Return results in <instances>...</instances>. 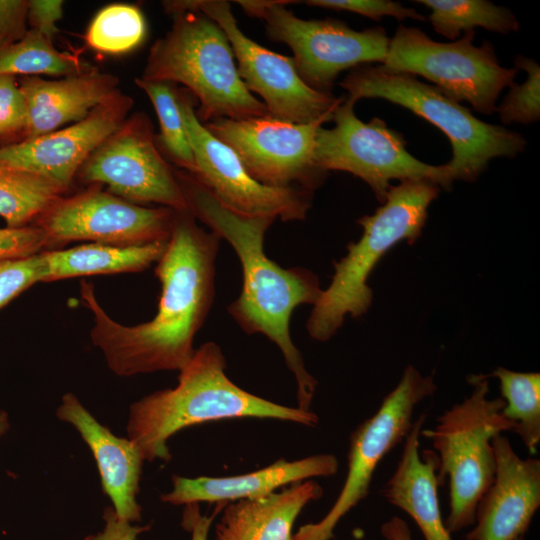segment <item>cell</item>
<instances>
[{
	"label": "cell",
	"instance_id": "38",
	"mask_svg": "<svg viewBox=\"0 0 540 540\" xmlns=\"http://www.w3.org/2000/svg\"><path fill=\"white\" fill-rule=\"evenodd\" d=\"M103 520V529L87 535L84 540H137L140 534L150 528L149 525L139 526L119 518L112 506L105 508Z\"/></svg>",
	"mask_w": 540,
	"mask_h": 540
},
{
	"label": "cell",
	"instance_id": "42",
	"mask_svg": "<svg viewBox=\"0 0 540 540\" xmlns=\"http://www.w3.org/2000/svg\"><path fill=\"white\" fill-rule=\"evenodd\" d=\"M517 540H525V539H524V537H520V538H518Z\"/></svg>",
	"mask_w": 540,
	"mask_h": 540
},
{
	"label": "cell",
	"instance_id": "26",
	"mask_svg": "<svg viewBox=\"0 0 540 540\" xmlns=\"http://www.w3.org/2000/svg\"><path fill=\"white\" fill-rule=\"evenodd\" d=\"M63 192L39 175L0 166V216L9 228L37 220Z\"/></svg>",
	"mask_w": 540,
	"mask_h": 540
},
{
	"label": "cell",
	"instance_id": "31",
	"mask_svg": "<svg viewBox=\"0 0 540 540\" xmlns=\"http://www.w3.org/2000/svg\"><path fill=\"white\" fill-rule=\"evenodd\" d=\"M515 68L524 70L527 78L522 84L511 83L509 91L495 112L504 125H528L540 119V66L534 59L517 55Z\"/></svg>",
	"mask_w": 540,
	"mask_h": 540
},
{
	"label": "cell",
	"instance_id": "12",
	"mask_svg": "<svg viewBox=\"0 0 540 540\" xmlns=\"http://www.w3.org/2000/svg\"><path fill=\"white\" fill-rule=\"evenodd\" d=\"M163 6L171 14L199 10L222 28L237 59L240 78L251 93L263 99L271 117L296 124L321 118L333 120L334 111L345 97L309 87L300 77L293 58L268 50L247 37L239 28L228 1H166Z\"/></svg>",
	"mask_w": 540,
	"mask_h": 540
},
{
	"label": "cell",
	"instance_id": "3",
	"mask_svg": "<svg viewBox=\"0 0 540 540\" xmlns=\"http://www.w3.org/2000/svg\"><path fill=\"white\" fill-rule=\"evenodd\" d=\"M226 359L215 342L202 344L179 371L173 388L155 391L132 403L128 438L145 461L169 462L168 440L190 426L233 418L276 419L314 427L312 410L277 404L240 388L226 375Z\"/></svg>",
	"mask_w": 540,
	"mask_h": 540
},
{
	"label": "cell",
	"instance_id": "27",
	"mask_svg": "<svg viewBox=\"0 0 540 540\" xmlns=\"http://www.w3.org/2000/svg\"><path fill=\"white\" fill-rule=\"evenodd\" d=\"M486 376L499 380L505 402L502 414L530 454H535L540 443V374L497 367Z\"/></svg>",
	"mask_w": 540,
	"mask_h": 540
},
{
	"label": "cell",
	"instance_id": "20",
	"mask_svg": "<svg viewBox=\"0 0 540 540\" xmlns=\"http://www.w3.org/2000/svg\"><path fill=\"white\" fill-rule=\"evenodd\" d=\"M338 468L335 455L316 454L294 461L279 459L267 467L242 475L196 478L173 475L172 490L162 494L160 500L172 505H189L259 499L280 487L333 476Z\"/></svg>",
	"mask_w": 540,
	"mask_h": 540
},
{
	"label": "cell",
	"instance_id": "40",
	"mask_svg": "<svg viewBox=\"0 0 540 540\" xmlns=\"http://www.w3.org/2000/svg\"><path fill=\"white\" fill-rule=\"evenodd\" d=\"M381 534L387 540H413L408 524L398 516H393L381 526Z\"/></svg>",
	"mask_w": 540,
	"mask_h": 540
},
{
	"label": "cell",
	"instance_id": "13",
	"mask_svg": "<svg viewBox=\"0 0 540 540\" xmlns=\"http://www.w3.org/2000/svg\"><path fill=\"white\" fill-rule=\"evenodd\" d=\"M330 118L296 124L271 117L216 119L206 129L237 155L259 183L279 188L297 187L313 192L326 178L313 154L317 132Z\"/></svg>",
	"mask_w": 540,
	"mask_h": 540
},
{
	"label": "cell",
	"instance_id": "37",
	"mask_svg": "<svg viewBox=\"0 0 540 540\" xmlns=\"http://www.w3.org/2000/svg\"><path fill=\"white\" fill-rule=\"evenodd\" d=\"M63 15L61 0H31L28 1V20L32 29L52 40L58 32L57 21Z\"/></svg>",
	"mask_w": 540,
	"mask_h": 540
},
{
	"label": "cell",
	"instance_id": "35",
	"mask_svg": "<svg viewBox=\"0 0 540 540\" xmlns=\"http://www.w3.org/2000/svg\"><path fill=\"white\" fill-rule=\"evenodd\" d=\"M47 248L44 232L38 226L0 228V261L22 258Z\"/></svg>",
	"mask_w": 540,
	"mask_h": 540
},
{
	"label": "cell",
	"instance_id": "19",
	"mask_svg": "<svg viewBox=\"0 0 540 540\" xmlns=\"http://www.w3.org/2000/svg\"><path fill=\"white\" fill-rule=\"evenodd\" d=\"M59 420L80 434L95 459L103 492L117 516L131 523L142 518L137 501L144 457L129 438L118 437L82 405L71 392L62 396L56 410Z\"/></svg>",
	"mask_w": 540,
	"mask_h": 540
},
{
	"label": "cell",
	"instance_id": "5",
	"mask_svg": "<svg viewBox=\"0 0 540 540\" xmlns=\"http://www.w3.org/2000/svg\"><path fill=\"white\" fill-rule=\"evenodd\" d=\"M173 24L150 49L144 80L181 83L199 102L202 122L269 115L245 86L222 28L199 10L172 13Z\"/></svg>",
	"mask_w": 540,
	"mask_h": 540
},
{
	"label": "cell",
	"instance_id": "25",
	"mask_svg": "<svg viewBox=\"0 0 540 540\" xmlns=\"http://www.w3.org/2000/svg\"><path fill=\"white\" fill-rule=\"evenodd\" d=\"M430 9L429 20L434 30L449 40H457L462 32L484 28L501 34L520 29L516 16L507 7L487 0H416Z\"/></svg>",
	"mask_w": 540,
	"mask_h": 540
},
{
	"label": "cell",
	"instance_id": "28",
	"mask_svg": "<svg viewBox=\"0 0 540 540\" xmlns=\"http://www.w3.org/2000/svg\"><path fill=\"white\" fill-rule=\"evenodd\" d=\"M89 70L80 59L57 50L52 40L30 29L22 39L0 50V75L70 76Z\"/></svg>",
	"mask_w": 540,
	"mask_h": 540
},
{
	"label": "cell",
	"instance_id": "30",
	"mask_svg": "<svg viewBox=\"0 0 540 540\" xmlns=\"http://www.w3.org/2000/svg\"><path fill=\"white\" fill-rule=\"evenodd\" d=\"M146 32L140 9L130 4H111L98 12L87 33L88 45L98 51L118 54L139 45Z\"/></svg>",
	"mask_w": 540,
	"mask_h": 540
},
{
	"label": "cell",
	"instance_id": "8",
	"mask_svg": "<svg viewBox=\"0 0 540 540\" xmlns=\"http://www.w3.org/2000/svg\"><path fill=\"white\" fill-rule=\"evenodd\" d=\"M355 103L346 99L333 114L334 127L319 128L314 162L324 173L343 171L363 180L383 203L391 180H429L449 190L454 179L446 164L430 165L408 152L402 133L378 117L360 120Z\"/></svg>",
	"mask_w": 540,
	"mask_h": 540
},
{
	"label": "cell",
	"instance_id": "1",
	"mask_svg": "<svg viewBox=\"0 0 540 540\" xmlns=\"http://www.w3.org/2000/svg\"><path fill=\"white\" fill-rule=\"evenodd\" d=\"M190 211H175L165 251L155 275L161 284L156 315L148 322L125 326L98 303L93 284L81 281L83 304L92 312L93 344L118 376L180 371L192 358L194 338L215 297L216 257L220 238L195 222Z\"/></svg>",
	"mask_w": 540,
	"mask_h": 540
},
{
	"label": "cell",
	"instance_id": "34",
	"mask_svg": "<svg viewBox=\"0 0 540 540\" xmlns=\"http://www.w3.org/2000/svg\"><path fill=\"white\" fill-rule=\"evenodd\" d=\"M27 104L13 75H0V136L27 125Z\"/></svg>",
	"mask_w": 540,
	"mask_h": 540
},
{
	"label": "cell",
	"instance_id": "18",
	"mask_svg": "<svg viewBox=\"0 0 540 540\" xmlns=\"http://www.w3.org/2000/svg\"><path fill=\"white\" fill-rule=\"evenodd\" d=\"M495 474L479 500L474 528L466 540H517L524 537L540 507V460L521 458L506 436L492 439Z\"/></svg>",
	"mask_w": 540,
	"mask_h": 540
},
{
	"label": "cell",
	"instance_id": "6",
	"mask_svg": "<svg viewBox=\"0 0 540 540\" xmlns=\"http://www.w3.org/2000/svg\"><path fill=\"white\" fill-rule=\"evenodd\" d=\"M347 100L380 98L402 106L440 129L452 147L446 165L454 181L473 182L497 157H515L526 147L520 133L475 117L459 102L418 77L382 64L353 68L340 82Z\"/></svg>",
	"mask_w": 540,
	"mask_h": 540
},
{
	"label": "cell",
	"instance_id": "21",
	"mask_svg": "<svg viewBox=\"0 0 540 540\" xmlns=\"http://www.w3.org/2000/svg\"><path fill=\"white\" fill-rule=\"evenodd\" d=\"M117 79L89 69L60 80L25 76L19 87L27 104L26 139L86 118L95 108L115 97Z\"/></svg>",
	"mask_w": 540,
	"mask_h": 540
},
{
	"label": "cell",
	"instance_id": "11",
	"mask_svg": "<svg viewBox=\"0 0 540 540\" xmlns=\"http://www.w3.org/2000/svg\"><path fill=\"white\" fill-rule=\"evenodd\" d=\"M437 389L431 375L408 365L377 411L351 434L348 468L342 489L329 512L318 522L301 526L292 540H330L339 521L370 490L373 475L384 457L402 442L413 425L416 406Z\"/></svg>",
	"mask_w": 540,
	"mask_h": 540
},
{
	"label": "cell",
	"instance_id": "36",
	"mask_svg": "<svg viewBox=\"0 0 540 540\" xmlns=\"http://www.w3.org/2000/svg\"><path fill=\"white\" fill-rule=\"evenodd\" d=\"M28 1L0 0V50L27 33Z\"/></svg>",
	"mask_w": 540,
	"mask_h": 540
},
{
	"label": "cell",
	"instance_id": "4",
	"mask_svg": "<svg viewBox=\"0 0 540 540\" xmlns=\"http://www.w3.org/2000/svg\"><path fill=\"white\" fill-rule=\"evenodd\" d=\"M441 188L423 179L391 185L385 201L371 215L357 220L363 233L349 243L347 253L333 262L334 274L322 290L306 323L309 336L327 341L341 328L347 315L358 318L370 308L373 291L368 278L380 259L397 243L413 244L421 236L430 204Z\"/></svg>",
	"mask_w": 540,
	"mask_h": 540
},
{
	"label": "cell",
	"instance_id": "14",
	"mask_svg": "<svg viewBox=\"0 0 540 540\" xmlns=\"http://www.w3.org/2000/svg\"><path fill=\"white\" fill-rule=\"evenodd\" d=\"M178 93L186 134L193 151L194 176L225 208L249 217L301 221L311 207L313 192L263 185L245 169L231 148L214 137L199 121L195 97Z\"/></svg>",
	"mask_w": 540,
	"mask_h": 540
},
{
	"label": "cell",
	"instance_id": "17",
	"mask_svg": "<svg viewBox=\"0 0 540 540\" xmlns=\"http://www.w3.org/2000/svg\"><path fill=\"white\" fill-rule=\"evenodd\" d=\"M131 99L119 93L86 118L0 148V166L39 175L67 190L91 154L123 123Z\"/></svg>",
	"mask_w": 540,
	"mask_h": 540
},
{
	"label": "cell",
	"instance_id": "7",
	"mask_svg": "<svg viewBox=\"0 0 540 540\" xmlns=\"http://www.w3.org/2000/svg\"><path fill=\"white\" fill-rule=\"evenodd\" d=\"M468 382L471 393L420 433L434 448L439 486L448 479L449 514L444 522L450 533L474 524L477 504L495 474L492 439L512 431L502 414L504 400L489 397L488 377L473 374Z\"/></svg>",
	"mask_w": 540,
	"mask_h": 540
},
{
	"label": "cell",
	"instance_id": "29",
	"mask_svg": "<svg viewBox=\"0 0 540 540\" xmlns=\"http://www.w3.org/2000/svg\"><path fill=\"white\" fill-rule=\"evenodd\" d=\"M135 81L154 106L160 123L159 138L165 151L178 166L194 174L196 164L179 107L178 92L169 82L142 78Z\"/></svg>",
	"mask_w": 540,
	"mask_h": 540
},
{
	"label": "cell",
	"instance_id": "16",
	"mask_svg": "<svg viewBox=\"0 0 540 540\" xmlns=\"http://www.w3.org/2000/svg\"><path fill=\"white\" fill-rule=\"evenodd\" d=\"M78 172L84 182L105 184L109 193L126 201L189 211L176 172L159 153L150 123L142 116L122 123Z\"/></svg>",
	"mask_w": 540,
	"mask_h": 540
},
{
	"label": "cell",
	"instance_id": "32",
	"mask_svg": "<svg viewBox=\"0 0 540 540\" xmlns=\"http://www.w3.org/2000/svg\"><path fill=\"white\" fill-rule=\"evenodd\" d=\"M47 262L43 251L0 261V309L37 282H45Z\"/></svg>",
	"mask_w": 540,
	"mask_h": 540
},
{
	"label": "cell",
	"instance_id": "41",
	"mask_svg": "<svg viewBox=\"0 0 540 540\" xmlns=\"http://www.w3.org/2000/svg\"><path fill=\"white\" fill-rule=\"evenodd\" d=\"M10 429V420L8 413L0 409V438L3 437Z\"/></svg>",
	"mask_w": 540,
	"mask_h": 540
},
{
	"label": "cell",
	"instance_id": "33",
	"mask_svg": "<svg viewBox=\"0 0 540 540\" xmlns=\"http://www.w3.org/2000/svg\"><path fill=\"white\" fill-rule=\"evenodd\" d=\"M303 3L325 9L348 11L375 21H380L384 16L394 17L398 21L407 18L426 21V17L415 9L391 0H308Z\"/></svg>",
	"mask_w": 540,
	"mask_h": 540
},
{
	"label": "cell",
	"instance_id": "24",
	"mask_svg": "<svg viewBox=\"0 0 540 540\" xmlns=\"http://www.w3.org/2000/svg\"><path fill=\"white\" fill-rule=\"evenodd\" d=\"M166 242L138 246H116L91 243L69 249L43 251L47 262L45 282L65 278L138 272L157 262Z\"/></svg>",
	"mask_w": 540,
	"mask_h": 540
},
{
	"label": "cell",
	"instance_id": "23",
	"mask_svg": "<svg viewBox=\"0 0 540 540\" xmlns=\"http://www.w3.org/2000/svg\"><path fill=\"white\" fill-rule=\"evenodd\" d=\"M322 496L321 485L310 479L263 498L228 502L215 526L216 539L292 540L300 512Z\"/></svg>",
	"mask_w": 540,
	"mask_h": 540
},
{
	"label": "cell",
	"instance_id": "9",
	"mask_svg": "<svg viewBox=\"0 0 540 540\" xmlns=\"http://www.w3.org/2000/svg\"><path fill=\"white\" fill-rule=\"evenodd\" d=\"M248 15L265 21L267 36L290 47L302 80L314 90L331 93L347 69L386 60L390 37L381 27L356 31L338 19H302L286 8L295 1H235Z\"/></svg>",
	"mask_w": 540,
	"mask_h": 540
},
{
	"label": "cell",
	"instance_id": "2",
	"mask_svg": "<svg viewBox=\"0 0 540 540\" xmlns=\"http://www.w3.org/2000/svg\"><path fill=\"white\" fill-rule=\"evenodd\" d=\"M189 211L234 249L242 267V288L228 313L247 334H262L282 352L297 383L298 408L311 410L317 387L290 335V318L303 304L314 305L323 289L307 268H282L264 251L265 233L276 220L249 217L223 205L190 173L176 172Z\"/></svg>",
	"mask_w": 540,
	"mask_h": 540
},
{
	"label": "cell",
	"instance_id": "39",
	"mask_svg": "<svg viewBox=\"0 0 540 540\" xmlns=\"http://www.w3.org/2000/svg\"><path fill=\"white\" fill-rule=\"evenodd\" d=\"M224 505L225 503H218L215 513H213L211 516L201 515L198 504L186 505L182 525L191 533V540H208L213 519L215 518L218 510Z\"/></svg>",
	"mask_w": 540,
	"mask_h": 540
},
{
	"label": "cell",
	"instance_id": "10",
	"mask_svg": "<svg viewBox=\"0 0 540 540\" xmlns=\"http://www.w3.org/2000/svg\"><path fill=\"white\" fill-rule=\"evenodd\" d=\"M475 30L452 42H438L416 27L399 25L390 38L385 67L421 76L457 102L491 115L517 69L500 64L493 45H474Z\"/></svg>",
	"mask_w": 540,
	"mask_h": 540
},
{
	"label": "cell",
	"instance_id": "22",
	"mask_svg": "<svg viewBox=\"0 0 540 540\" xmlns=\"http://www.w3.org/2000/svg\"><path fill=\"white\" fill-rule=\"evenodd\" d=\"M426 415L420 414L407 433L397 466L383 488L384 498L407 513L425 540H452L442 518L438 498L437 457L420 453L421 430Z\"/></svg>",
	"mask_w": 540,
	"mask_h": 540
},
{
	"label": "cell",
	"instance_id": "15",
	"mask_svg": "<svg viewBox=\"0 0 540 540\" xmlns=\"http://www.w3.org/2000/svg\"><path fill=\"white\" fill-rule=\"evenodd\" d=\"M175 211L148 208L109 192L91 189L60 197L37 220L47 248L72 241L138 246L168 241Z\"/></svg>",
	"mask_w": 540,
	"mask_h": 540
}]
</instances>
